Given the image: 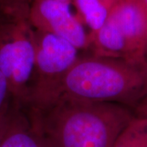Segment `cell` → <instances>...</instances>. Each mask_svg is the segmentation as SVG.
Listing matches in <instances>:
<instances>
[{
  "mask_svg": "<svg viewBox=\"0 0 147 147\" xmlns=\"http://www.w3.org/2000/svg\"><path fill=\"white\" fill-rule=\"evenodd\" d=\"M55 96L117 104L138 118H147V57H79L61 79L29 105Z\"/></svg>",
  "mask_w": 147,
  "mask_h": 147,
  "instance_id": "cell-1",
  "label": "cell"
},
{
  "mask_svg": "<svg viewBox=\"0 0 147 147\" xmlns=\"http://www.w3.org/2000/svg\"><path fill=\"white\" fill-rule=\"evenodd\" d=\"M29 106L47 147H114L138 118L123 105L67 96L47 98Z\"/></svg>",
  "mask_w": 147,
  "mask_h": 147,
  "instance_id": "cell-2",
  "label": "cell"
},
{
  "mask_svg": "<svg viewBox=\"0 0 147 147\" xmlns=\"http://www.w3.org/2000/svg\"><path fill=\"white\" fill-rule=\"evenodd\" d=\"M0 71L7 79L11 99L26 105L34 79V33L18 16L16 22L0 27Z\"/></svg>",
  "mask_w": 147,
  "mask_h": 147,
  "instance_id": "cell-3",
  "label": "cell"
},
{
  "mask_svg": "<svg viewBox=\"0 0 147 147\" xmlns=\"http://www.w3.org/2000/svg\"><path fill=\"white\" fill-rule=\"evenodd\" d=\"M35 71L27 105L61 79L79 60V49L53 34L34 33Z\"/></svg>",
  "mask_w": 147,
  "mask_h": 147,
  "instance_id": "cell-4",
  "label": "cell"
},
{
  "mask_svg": "<svg viewBox=\"0 0 147 147\" xmlns=\"http://www.w3.org/2000/svg\"><path fill=\"white\" fill-rule=\"evenodd\" d=\"M29 20L38 31L65 38L79 50L90 47V38L71 13L67 2L34 0L29 11Z\"/></svg>",
  "mask_w": 147,
  "mask_h": 147,
  "instance_id": "cell-5",
  "label": "cell"
},
{
  "mask_svg": "<svg viewBox=\"0 0 147 147\" xmlns=\"http://www.w3.org/2000/svg\"><path fill=\"white\" fill-rule=\"evenodd\" d=\"M132 57H147V11L142 0H114L109 16Z\"/></svg>",
  "mask_w": 147,
  "mask_h": 147,
  "instance_id": "cell-6",
  "label": "cell"
},
{
  "mask_svg": "<svg viewBox=\"0 0 147 147\" xmlns=\"http://www.w3.org/2000/svg\"><path fill=\"white\" fill-rule=\"evenodd\" d=\"M0 147H47V145L30 115L26 117L16 110Z\"/></svg>",
  "mask_w": 147,
  "mask_h": 147,
  "instance_id": "cell-7",
  "label": "cell"
},
{
  "mask_svg": "<svg viewBox=\"0 0 147 147\" xmlns=\"http://www.w3.org/2000/svg\"><path fill=\"white\" fill-rule=\"evenodd\" d=\"M114 0H75L86 24L96 32L107 20Z\"/></svg>",
  "mask_w": 147,
  "mask_h": 147,
  "instance_id": "cell-8",
  "label": "cell"
},
{
  "mask_svg": "<svg viewBox=\"0 0 147 147\" xmlns=\"http://www.w3.org/2000/svg\"><path fill=\"white\" fill-rule=\"evenodd\" d=\"M147 141V118H137L122 133L114 147H144Z\"/></svg>",
  "mask_w": 147,
  "mask_h": 147,
  "instance_id": "cell-9",
  "label": "cell"
},
{
  "mask_svg": "<svg viewBox=\"0 0 147 147\" xmlns=\"http://www.w3.org/2000/svg\"><path fill=\"white\" fill-rule=\"evenodd\" d=\"M11 98L7 79L0 71V118L10 109L9 100Z\"/></svg>",
  "mask_w": 147,
  "mask_h": 147,
  "instance_id": "cell-10",
  "label": "cell"
},
{
  "mask_svg": "<svg viewBox=\"0 0 147 147\" xmlns=\"http://www.w3.org/2000/svg\"><path fill=\"white\" fill-rule=\"evenodd\" d=\"M16 112V109L11 108L0 118V146L10 127Z\"/></svg>",
  "mask_w": 147,
  "mask_h": 147,
  "instance_id": "cell-11",
  "label": "cell"
},
{
  "mask_svg": "<svg viewBox=\"0 0 147 147\" xmlns=\"http://www.w3.org/2000/svg\"><path fill=\"white\" fill-rule=\"evenodd\" d=\"M0 2L2 3H3V4H7V7H8L9 8V7L11 5V0H0Z\"/></svg>",
  "mask_w": 147,
  "mask_h": 147,
  "instance_id": "cell-12",
  "label": "cell"
},
{
  "mask_svg": "<svg viewBox=\"0 0 147 147\" xmlns=\"http://www.w3.org/2000/svg\"><path fill=\"white\" fill-rule=\"evenodd\" d=\"M142 2H143V3H144V5L146 7V9L147 11V0H142Z\"/></svg>",
  "mask_w": 147,
  "mask_h": 147,
  "instance_id": "cell-13",
  "label": "cell"
},
{
  "mask_svg": "<svg viewBox=\"0 0 147 147\" xmlns=\"http://www.w3.org/2000/svg\"><path fill=\"white\" fill-rule=\"evenodd\" d=\"M60 1H62V2H67V3H69V0H60Z\"/></svg>",
  "mask_w": 147,
  "mask_h": 147,
  "instance_id": "cell-14",
  "label": "cell"
},
{
  "mask_svg": "<svg viewBox=\"0 0 147 147\" xmlns=\"http://www.w3.org/2000/svg\"><path fill=\"white\" fill-rule=\"evenodd\" d=\"M144 147H147V141H146V144H145V146Z\"/></svg>",
  "mask_w": 147,
  "mask_h": 147,
  "instance_id": "cell-15",
  "label": "cell"
}]
</instances>
